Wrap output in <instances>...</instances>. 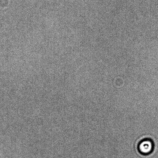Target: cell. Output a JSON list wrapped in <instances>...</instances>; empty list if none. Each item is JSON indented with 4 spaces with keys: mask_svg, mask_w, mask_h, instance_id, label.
<instances>
[{
    "mask_svg": "<svg viewBox=\"0 0 158 158\" xmlns=\"http://www.w3.org/2000/svg\"><path fill=\"white\" fill-rule=\"evenodd\" d=\"M154 143L152 139H142L138 145V149L141 154L147 155L150 154L154 149Z\"/></svg>",
    "mask_w": 158,
    "mask_h": 158,
    "instance_id": "1",
    "label": "cell"
}]
</instances>
